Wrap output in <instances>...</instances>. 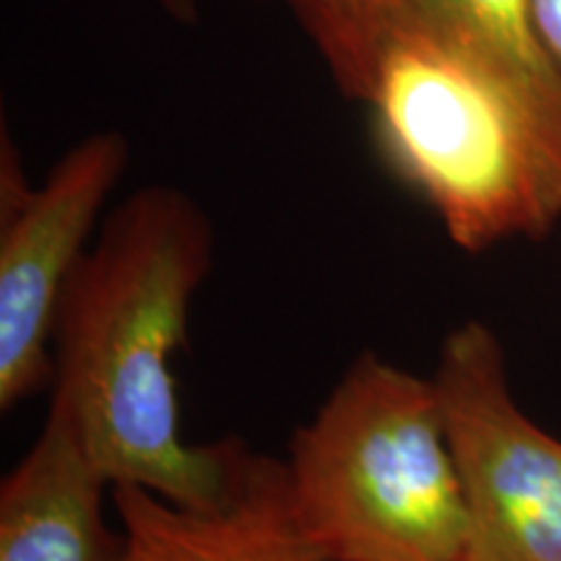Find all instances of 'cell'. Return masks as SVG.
<instances>
[{"mask_svg": "<svg viewBox=\"0 0 561 561\" xmlns=\"http://www.w3.org/2000/svg\"><path fill=\"white\" fill-rule=\"evenodd\" d=\"M289 3H297V0H289Z\"/></svg>", "mask_w": 561, "mask_h": 561, "instance_id": "cell-10", "label": "cell"}, {"mask_svg": "<svg viewBox=\"0 0 561 561\" xmlns=\"http://www.w3.org/2000/svg\"><path fill=\"white\" fill-rule=\"evenodd\" d=\"M121 130H96L30 185L16 146L0 153V411L50 388L55 328L94 227L128 170Z\"/></svg>", "mask_w": 561, "mask_h": 561, "instance_id": "cell-5", "label": "cell"}, {"mask_svg": "<svg viewBox=\"0 0 561 561\" xmlns=\"http://www.w3.org/2000/svg\"><path fill=\"white\" fill-rule=\"evenodd\" d=\"M286 473L301 536L328 561H468L434 377L364 351L294 432Z\"/></svg>", "mask_w": 561, "mask_h": 561, "instance_id": "cell-3", "label": "cell"}, {"mask_svg": "<svg viewBox=\"0 0 561 561\" xmlns=\"http://www.w3.org/2000/svg\"><path fill=\"white\" fill-rule=\"evenodd\" d=\"M214 227L191 195L146 185L104 219L55 328L50 403L60 405L112 486L185 507L224 500L242 439L182 434L172 359L214 268Z\"/></svg>", "mask_w": 561, "mask_h": 561, "instance_id": "cell-2", "label": "cell"}, {"mask_svg": "<svg viewBox=\"0 0 561 561\" xmlns=\"http://www.w3.org/2000/svg\"><path fill=\"white\" fill-rule=\"evenodd\" d=\"M388 172L479 255L561 224V73L530 0H297Z\"/></svg>", "mask_w": 561, "mask_h": 561, "instance_id": "cell-1", "label": "cell"}, {"mask_svg": "<svg viewBox=\"0 0 561 561\" xmlns=\"http://www.w3.org/2000/svg\"><path fill=\"white\" fill-rule=\"evenodd\" d=\"M112 483L60 405L0 483V561H121L104 494Z\"/></svg>", "mask_w": 561, "mask_h": 561, "instance_id": "cell-7", "label": "cell"}, {"mask_svg": "<svg viewBox=\"0 0 561 561\" xmlns=\"http://www.w3.org/2000/svg\"><path fill=\"white\" fill-rule=\"evenodd\" d=\"M466 496L468 561H561V439L520 409L502 341L466 320L434 369Z\"/></svg>", "mask_w": 561, "mask_h": 561, "instance_id": "cell-4", "label": "cell"}, {"mask_svg": "<svg viewBox=\"0 0 561 561\" xmlns=\"http://www.w3.org/2000/svg\"><path fill=\"white\" fill-rule=\"evenodd\" d=\"M530 9L538 37L561 73V0H530Z\"/></svg>", "mask_w": 561, "mask_h": 561, "instance_id": "cell-8", "label": "cell"}, {"mask_svg": "<svg viewBox=\"0 0 561 561\" xmlns=\"http://www.w3.org/2000/svg\"><path fill=\"white\" fill-rule=\"evenodd\" d=\"M157 3L178 21H195L201 0H157Z\"/></svg>", "mask_w": 561, "mask_h": 561, "instance_id": "cell-9", "label": "cell"}, {"mask_svg": "<svg viewBox=\"0 0 561 561\" xmlns=\"http://www.w3.org/2000/svg\"><path fill=\"white\" fill-rule=\"evenodd\" d=\"M123 530L121 561H328L301 536L286 460L244 453L229 491L185 507L138 486H112Z\"/></svg>", "mask_w": 561, "mask_h": 561, "instance_id": "cell-6", "label": "cell"}]
</instances>
